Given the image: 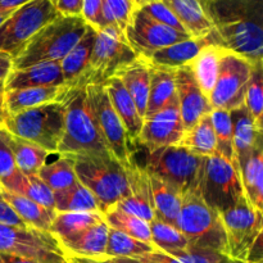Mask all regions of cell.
I'll return each instance as SVG.
<instances>
[{"instance_id": "cell-10", "label": "cell", "mask_w": 263, "mask_h": 263, "mask_svg": "<svg viewBox=\"0 0 263 263\" xmlns=\"http://www.w3.org/2000/svg\"><path fill=\"white\" fill-rule=\"evenodd\" d=\"M199 193L205 204L218 213L246 198L236 167L218 153L205 157Z\"/></svg>"}, {"instance_id": "cell-22", "label": "cell", "mask_w": 263, "mask_h": 263, "mask_svg": "<svg viewBox=\"0 0 263 263\" xmlns=\"http://www.w3.org/2000/svg\"><path fill=\"white\" fill-rule=\"evenodd\" d=\"M233 125V145L236 168L238 164L258 146L263 145V128L257 126L244 104L230 110ZM239 172V170H238Z\"/></svg>"}, {"instance_id": "cell-45", "label": "cell", "mask_w": 263, "mask_h": 263, "mask_svg": "<svg viewBox=\"0 0 263 263\" xmlns=\"http://www.w3.org/2000/svg\"><path fill=\"white\" fill-rule=\"evenodd\" d=\"M22 174L18 171L12 153L0 134V189L17 193Z\"/></svg>"}, {"instance_id": "cell-59", "label": "cell", "mask_w": 263, "mask_h": 263, "mask_svg": "<svg viewBox=\"0 0 263 263\" xmlns=\"http://www.w3.org/2000/svg\"><path fill=\"white\" fill-rule=\"evenodd\" d=\"M71 261H72V263H82L81 261H79L77 258H71Z\"/></svg>"}, {"instance_id": "cell-50", "label": "cell", "mask_w": 263, "mask_h": 263, "mask_svg": "<svg viewBox=\"0 0 263 263\" xmlns=\"http://www.w3.org/2000/svg\"><path fill=\"white\" fill-rule=\"evenodd\" d=\"M0 223L10 226H20V228H25V223L22 222L20 217L13 212L12 208L0 198Z\"/></svg>"}, {"instance_id": "cell-7", "label": "cell", "mask_w": 263, "mask_h": 263, "mask_svg": "<svg viewBox=\"0 0 263 263\" xmlns=\"http://www.w3.org/2000/svg\"><path fill=\"white\" fill-rule=\"evenodd\" d=\"M205 157L182 145H171L146 153L144 170L174 187L180 195L199 192Z\"/></svg>"}, {"instance_id": "cell-12", "label": "cell", "mask_w": 263, "mask_h": 263, "mask_svg": "<svg viewBox=\"0 0 263 263\" xmlns=\"http://www.w3.org/2000/svg\"><path fill=\"white\" fill-rule=\"evenodd\" d=\"M0 252L51 263H69L61 243L48 231L0 223Z\"/></svg>"}, {"instance_id": "cell-2", "label": "cell", "mask_w": 263, "mask_h": 263, "mask_svg": "<svg viewBox=\"0 0 263 263\" xmlns=\"http://www.w3.org/2000/svg\"><path fill=\"white\" fill-rule=\"evenodd\" d=\"M63 105L64 131L57 154L69 157H113L105 145L92 116L86 86L71 87L64 98Z\"/></svg>"}, {"instance_id": "cell-19", "label": "cell", "mask_w": 263, "mask_h": 263, "mask_svg": "<svg viewBox=\"0 0 263 263\" xmlns=\"http://www.w3.org/2000/svg\"><path fill=\"white\" fill-rule=\"evenodd\" d=\"M102 85L104 86L105 91L109 97L113 109L116 110L123 127H125L128 140L133 144V146L138 145L139 136H140L141 128H143L144 118L139 113L133 98L128 94L126 87L123 86L122 81L118 77H112V79L107 80Z\"/></svg>"}, {"instance_id": "cell-27", "label": "cell", "mask_w": 263, "mask_h": 263, "mask_svg": "<svg viewBox=\"0 0 263 263\" xmlns=\"http://www.w3.org/2000/svg\"><path fill=\"white\" fill-rule=\"evenodd\" d=\"M246 199L263 212V145L254 149L238 164Z\"/></svg>"}, {"instance_id": "cell-23", "label": "cell", "mask_w": 263, "mask_h": 263, "mask_svg": "<svg viewBox=\"0 0 263 263\" xmlns=\"http://www.w3.org/2000/svg\"><path fill=\"white\" fill-rule=\"evenodd\" d=\"M71 87L41 86L4 91L3 103L5 113H18L50 103L63 102Z\"/></svg>"}, {"instance_id": "cell-53", "label": "cell", "mask_w": 263, "mask_h": 263, "mask_svg": "<svg viewBox=\"0 0 263 263\" xmlns=\"http://www.w3.org/2000/svg\"><path fill=\"white\" fill-rule=\"evenodd\" d=\"M33 0H0V12H14Z\"/></svg>"}, {"instance_id": "cell-48", "label": "cell", "mask_w": 263, "mask_h": 263, "mask_svg": "<svg viewBox=\"0 0 263 263\" xmlns=\"http://www.w3.org/2000/svg\"><path fill=\"white\" fill-rule=\"evenodd\" d=\"M81 17L90 27L99 31L105 27L103 14V0H84Z\"/></svg>"}, {"instance_id": "cell-25", "label": "cell", "mask_w": 263, "mask_h": 263, "mask_svg": "<svg viewBox=\"0 0 263 263\" xmlns=\"http://www.w3.org/2000/svg\"><path fill=\"white\" fill-rule=\"evenodd\" d=\"M108 231H109V228L107 223H98L82 231L76 238L62 243L61 246L69 258L100 261L105 258Z\"/></svg>"}, {"instance_id": "cell-43", "label": "cell", "mask_w": 263, "mask_h": 263, "mask_svg": "<svg viewBox=\"0 0 263 263\" xmlns=\"http://www.w3.org/2000/svg\"><path fill=\"white\" fill-rule=\"evenodd\" d=\"M263 64L254 67L253 73L244 95V107L252 116L257 126L263 128Z\"/></svg>"}, {"instance_id": "cell-58", "label": "cell", "mask_w": 263, "mask_h": 263, "mask_svg": "<svg viewBox=\"0 0 263 263\" xmlns=\"http://www.w3.org/2000/svg\"><path fill=\"white\" fill-rule=\"evenodd\" d=\"M79 261H81L82 263H102L99 261H94V259H82V258H77Z\"/></svg>"}, {"instance_id": "cell-49", "label": "cell", "mask_w": 263, "mask_h": 263, "mask_svg": "<svg viewBox=\"0 0 263 263\" xmlns=\"http://www.w3.org/2000/svg\"><path fill=\"white\" fill-rule=\"evenodd\" d=\"M51 5L59 15L81 17L84 0H50Z\"/></svg>"}, {"instance_id": "cell-28", "label": "cell", "mask_w": 263, "mask_h": 263, "mask_svg": "<svg viewBox=\"0 0 263 263\" xmlns=\"http://www.w3.org/2000/svg\"><path fill=\"white\" fill-rule=\"evenodd\" d=\"M0 134L12 153L18 171L23 175H37L50 154L36 144L17 138L0 126Z\"/></svg>"}, {"instance_id": "cell-3", "label": "cell", "mask_w": 263, "mask_h": 263, "mask_svg": "<svg viewBox=\"0 0 263 263\" xmlns=\"http://www.w3.org/2000/svg\"><path fill=\"white\" fill-rule=\"evenodd\" d=\"M82 17L58 15L41 27L13 58V69H22L44 62H61L86 32Z\"/></svg>"}, {"instance_id": "cell-9", "label": "cell", "mask_w": 263, "mask_h": 263, "mask_svg": "<svg viewBox=\"0 0 263 263\" xmlns=\"http://www.w3.org/2000/svg\"><path fill=\"white\" fill-rule=\"evenodd\" d=\"M138 58L122 31L113 26L102 28L97 31L89 64L76 86L104 84Z\"/></svg>"}, {"instance_id": "cell-1", "label": "cell", "mask_w": 263, "mask_h": 263, "mask_svg": "<svg viewBox=\"0 0 263 263\" xmlns=\"http://www.w3.org/2000/svg\"><path fill=\"white\" fill-rule=\"evenodd\" d=\"M205 5L220 46L254 66L263 64L262 0H212Z\"/></svg>"}, {"instance_id": "cell-40", "label": "cell", "mask_w": 263, "mask_h": 263, "mask_svg": "<svg viewBox=\"0 0 263 263\" xmlns=\"http://www.w3.org/2000/svg\"><path fill=\"white\" fill-rule=\"evenodd\" d=\"M103 216H104V222L107 223L108 228L152 244L151 226H149V222L141 220L140 217L125 212L116 204L103 211Z\"/></svg>"}, {"instance_id": "cell-31", "label": "cell", "mask_w": 263, "mask_h": 263, "mask_svg": "<svg viewBox=\"0 0 263 263\" xmlns=\"http://www.w3.org/2000/svg\"><path fill=\"white\" fill-rule=\"evenodd\" d=\"M95 36H97V30L89 26L79 43L59 62L66 86L74 87L84 74L94 48Z\"/></svg>"}, {"instance_id": "cell-39", "label": "cell", "mask_w": 263, "mask_h": 263, "mask_svg": "<svg viewBox=\"0 0 263 263\" xmlns=\"http://www.w3.org/2000/svg\"><path fill=\"white\" fill-rule=\"evenodd\" d=\"M54 210L55 212H90L100 211V204L87 187L77 182L69 189L54 193Z\"/></svg>"}, {"instance_id": "cell-11", "label": "cell", "mask_w": 263, "mask_h": 263, "mask_svg": "<svg viewBox=\"0 0 263 263\" xmlns=\"http://www.w3.org/2000/svg\"><path fill=\"white\" fill-rule=\"evenodd\" d=\"M58 15L50 0H33L14 10L0 25V53L13 59L41 27Z\"/></svg>"}, {"instance_id": "cell-57", "label": "cell", "mask_w": 263, "mask_h": 263, "mask_svg": "<svg viewBox=\"0 0 263 263\" xmlns=\"http://www.w3.org/2000/svg\"><path fill=\"white\" fill-rule=\"evenodd\" d=\"M13 12H0V25H2L3 22H4L5 20H7L8 17H9L10 14H12Z\"/></svg>"}, {"instance_id": "cell-24", "label": "cell", "mask_w": 263, "mask_h": 263, "mask_svg": "<svg viewBox=\"0 0 263 263\" xmlns=\"http://www.w3.org/2000/svg\"><path fill=\"white\" fill-rule=\"evenodd\" d=\"M174 12L192 37H203L213 31L204 0H162Z\"/></svg>"}, {"instance_id": "cell-36", "label": "cell", "mask_w": 263, "mask_h": 263, "mask_svg": "<svg viewBox=\"0 0 263 263\" xmlns=\"http://www.w3.org/2000/svg\"><path fill=\"white\" fill-rule=\"evenodd\" d=\"M177 145H182L192 153L200 157H211L217 153L216 135L213 130L211 113L200 118L193 127L185 130Z\"/></svg>"}, {"instance_id": "cell-33", "label": "cell", "mask_w": 263, "mask_h": 263, "mask_svg": "<svg viewBox=\"0 0 263 263\" xmlns=\"http://www.w3.org/2000/svg\"><path fill=\"white\" fill-rule=\"evenodd\" d=\"M148 176L151 182L154 218L168 225L176 226L177 216L181 208V195L158 177L149 174Z\"/></svg>"}, {"instance_id": "cell-16", "label": "cell", "mask_w": 263, "mask_h": 263, "mask_svg": "<svg viewBox=\"0 0 263 263\" xmlns=\"http://www.w3.org/2000/svg\"><path fill=\"white\" fill-rule=\"evenodd\" d=\"M185 133L177 99L163 109L144 118L138 145L152 153L166 146L177 145Z\"/></svg>"}, {"instance_id": "cell-13", "label": "cell", "mask_w": 263, "mask_h": 263, "mask_svg": "<svg viewBox=\"0 0 263 263\" xmlns=\"http://www.w3.org/2000/svg\"><path fill=\"white\" fill-rule=\"evenodd\" d=\"M87 99L91 107L98 128L110 154L122 164L127 166L134 159V146L128 140L120 117L110 104L109 97L103 85H87Z\"/></svg>"}, {"instance_id": "cell-46", "label": "cell", "mask_w": 263, "mask_h": 263, "mask_svg": "<svg viewBox=\"0 0 263 263\" xmlns=\"http://www.w3.org/2000/svg\"><path fill=\"white\" fill-rule=\"evenodd\" d=\"M135 10L133 0H103L105 27L113 26L125 32L131 14Z\"/></svg>"}, {"instance_id": "cell-14", "label": "cell", "mask_w": 263, "mask_h": 263, "mask_svg": "<svg viewBox=\"0 0 263 263\" xmlns=\"http://www.w3.org/2000/svg\"><path fill=\"white\" fill-rule=\"evenodd\" d=\"M254 67L256 66L244 57L228 49L223 50L218 66L217 80L210 97L213 109L231 110L243 104Z\"/></svg>"}, {"instance_id": "cell-60", "label": "cell", "mask_w": 263, "mask_h": 263, "mask_svg": "<svg viewBox=\"0 0 263 263\" xmlns=\"http://www.w3.org/2000/svg\"><path fill=\"white\" fill-rule=\"evenodd\" d=\"M204 2H212V0H204Z\"/></svg>"}, {"instance_id": "cell-4", "label": "cell", "mask_w": 263, "mask_h": 263, "mask_svg": "<svg viewBox=\"0 0 263 263\" xmlns=\"http://www.w3.org/2000/svg\"><path fill=\"white\" fill-rule=\"evenodd\" d=\"M2 127L17 138L36 144L49 154H57L64 131L63 102L5 113Z\"/></svg>"}, {"instance_id": "cell-52", "label": "cell", "mask_w": 263, "mask_h": 263, "mask_svg": "<svg viewBox=\"0 0 263 263\" xmlns=\"http://www.w3.org/2000/svg\"><path fill=\"white\" fill-rule=\"evenodd\" d=\"M0 263H51V262H43V261H39V259L27 258V257L17 256V254L2 253V252H0ZM69 263H72V261Z\"/></svg>"}, {"instance_id": "cell-55", "label": "cell", "mask_w": 263, "mask_h": 263, "mask_svg": "<svg viewBox=\"0 0 263 263\" xmlns=\"http://www.w3.org/2000/svg\"><path fill=\"white\" fill-rule=\"evenodd\" d=\"M3 97H4V90H0V126H2L3 121H4V116H5L4 103H3Z\"/></svg>"}, {"instance_id": "cell-37", "label": "cell", "mask_w": 263, "mask_h": 263, "mask_svg": "<svg viewBox=\"0 0 263 263\" xmlns=\"http://www.w3.org/2000/svg\"><path fill=\"white\" fill-rule=\"evenodd\" d=\"M37 176L53 193L63 192L79 182L74 172L73 158L69 156H59L54 162L45 163L37 172Z\"/></svg>"}, {"instance_id": "cell-29", "label": "cell", "mask_w": 263, "mask_h": 263, "mask_svg": "<svg viewBox=\"0 0 263 263\" xmlns=\"http://www.w3.org/2000/svg\"><path fill=\"white\" fill-rule=\"evenodd\" d=\"M149 71L151 64L146 59L139 57L135 62L128 64L127 67L117 73L118 79L122 81L123 86L133 98L136 108L141 117H145L146 105H148L149 86H151V79H149Z\"/></svg>"}, {"instance_id": "cell-42", "label": "cell", "mask_w": 263, "mask_h": 263, "mask_svg": "<svg viewBox=\"0 0 263 263\" xmlns=\"http://www.w3.org/2000/svg\"><path fill=\"white\" fill-rule=\"evenodd\" d=\"M211 121H212L213 130H215L217 153L236 167L235 156H234L233 125H231L230 110L213 109L211 112Z\"/></svg>"}, {"instance_id": "cell-35", "label": "cell", "mask_w": 263, "mask_h": 263, "mask_svg": "<svg viewBox=\"0 0 263 263\" xmlns=\"http://www.w3.org/2000/svg\"><path fill=\"white\" fill-rule=\"evenodd\" d=\"M223 256L212 251L205 249L190 248L185 253L179 256L163 253L161 251H154L143 256L133 257V258H112L100 259L102 263H218Z\"/></svg>"}, {"instance_id": "cell-38", "label": "cell", "mask_w": 263, "mask_h": 263, "mask_svg": "<svg viewBox=\"0 0 263 263\" xmlns=\"http://www.w3.org/2000/svg\"><path fill=\"white\" fill-rule=\"evenodd\" d=\"M151 226L152 244L158 251L171 256H179L192 248L186 236L176 228L159 220H152Z\"/></svg>"}, {"instance_id": "cell-41", "label": "cell", "mask_w": 263, "mask_h": 263, "mask_svg": "<svg viewBox=\"0 0 263 263\" xmlns=\"http://www.w3.org/2000/svg\"><path fill=\"white\" fill-rule=\"evenodd\" d=\"M154 251H158V249L153 244L141 241L127 234L109 228L104 259L133 258V257L143 256Z\"/></svg>"}, {"instance_id": "cell-34", "label": "cell", "mask_w": 263, "mask_h": 263, "mask_svg": "<svg viewBox=\"0 0 263 263\" xmlns=\"http://www.w3.org/2000/svg\"><path fill=\"white\" fill-rule=\"evenodd\" d=\"M223 50H225V48L217 45V44L207 45L187 64L192 68L195 81L208 99H210L211 92L216 85L218 66H220V59Z\"/></svg>"}, {"instance_id": "cell-44", "label": "cell", "mask_w": 263, "mask_h": 263, "mask_svg": "<svg viewBox=\"0 0 263 263\" xmlns=\"http://www.w3.org/2000/svg\"><path fill=\"white\" fill-rule=\"evenodd\" d=\"M15 194L25 195L28 199L46 208L54 210V193L37 175H23Z\"/></svg>"}, {"instance_id": "cell-5", "label": "cell", "mask_w": 263, "mask_h": 263, "mask_svg": "<svg viewBox=\"0 0 263 263\" xmlns=\"http://www.w3.org/2000/svg\"><path fill=\"white\" fill-rule=\"evenodd\" d=\"M220 215L226 234L225 257L243 262H263V212L243 198Z\"/></svg>"}, {"instance_id": "cell-54", "label": "cell", "mask_w": 263, "mask_h": 263, "mask_svg": "<svg viewBox=\"0 0 263 263\" xmlns=\"http://www.w3.org/2000/svg\"><path fill=\"white\" fill-rule=\"evenodd\" d=\"M159 2V0H133V4L135 9H140V8L145 7V5L151 4V3Z\"/></svg>"}, {"instance_id": "cell-56", "label": "cell", "mask_w": 263, "mask_h": 263, "mask_svg": "<svg viewBox=\"0 0 263 263\" xmlns=\"http://www.w3.org/2000/svg\"><path fill=\"white\" fill-rule=\"evenodd\" d=\"M218 263H251V262H243V261H238V259H231V258H228V257L223 256L222 258H221V261ZM258 263H263V262H258Z\"/></svg>"}, {"instance_id": "cell-32", "label": "cell", "mask_w": 263, "mask_h": 263, "mask_svg": "<svg viewBox=\"0 0 263 263\" xmlns=\"http://www.w3.org/2000/svg\"><path fill=\"white\" fill-rule=\"evenodd\" d=\"M104 222V216L100 211L90 212H57L49 233L55 236L59 243H66L76 238L82 231L91 226Z\"/></svg>"}, {"instance_id": "cell-8", "label": "cell", "mask_w": 263, "mask_h": 263, "mask_svg": "<svg viewBox=\"0 0 263 263\" xmlns=\"http://www.w3.org/2000/svg\"><path fill=\"white\" fill-rule=\"evenodd\" d=\"M72 158L79 182L94 194L102 212L127 195L125 167L117 159L98 156H74Z\"/></svg>"}, {"instance_id": "cell-15", "label": "cell", "mask_w": 263, "mask_h": 263, "mask_svg": "<svg viewBox=\"0 0 263 263\" xmlns=\"http://www.w3.org/2000/svg\"><path fill=\"white\" fill-rule=\"evenodd\" d=\"M123 33L136 55L144 59L167 46L192 37L187 33L162 25L141 9L134 10Z\"/></svg>"}, {"instance_id": "cell-30", "label": "cell", "mask_w": 263, "mask_h": 263, "mask_svg": "<svg viewBox=\"0 0 263 263\" xmlns=\"http://www.w3.org/2000/svg\"><path fill=\"white\" fill-rule=\"evenodd\" d=\"M175 71L176 69L152 66L151 64V71H149L151 86H149V97L145 117L163 109V108H166L167 105H170L172 102L176 100Z\"/></svg>"}, {"instance_id": "cell-18", "label": "cell", "mask_w": 263, "mask_h": 263, "mask_svg": "<svg viewBox=\"0 0 263 263\" xmlns=\"http://www.w3.org/2000/svg\"><path fill=\"white\" fill-rule=\"evenodd\" d=\"M125 172L127 179V195L116 205L125 212L151 222L154 220V213L148 172L143 166H139L135 159L125 167Z\"/></svg>"}, {"instance_id": "cell-26", "label": "cell", "mask_w": 263, "mask_h": 263, "mask_svg": "<svg viewBox=\"0 0 263 263\" xmlns=\"http://www.w3.org/2000/svg\"><path fill=\"white\" fill-rule=\"evenodd\" d=\"M0 198L12 208L13 212L22 220L27 228L49 233L51 222L57 215L55 210L46 208L28 199L25 195L15 194L4 189H0Z\"/></svg>"}, {"instance_id": "cell-21", "label": "cell", "mask_w": 263, "mask_h": 263, "mask_svg": "<svg viewBox=\"0 0 263 263\" xmlns=\"http://www.w3.org/2000/svg\"><path fill=\"white\" fill-rule=\"evenodd\" d=\"M212 44L220 45L218 36L215 32V30L208 33L207 36H203V37H190L187 40L167 46V48L152 54L146 61L152 66L176 69L179 67L187 66L204 46L212 45Z\"/></svg>"}, {"instance_id": "cell-6", "label": "cell", "mask_w": 263, "mask_h": 263, "mask_svg": "<svg viewBox=\"0 0 263 263\" xmlns=\"http://www.w3.org/2000/svg\"><path fill=\"white\" fill-rule=\"evenodd\" d=\"M176 228L186 236L193 248L212 251L221 256L226 254L222 218L220 213L205 204L199 192H190L181 197Z\"/></svg>"}, {"instance_id": "cell-20", "label": "cell", "mask_w": 263, "mask_h": 263, "mask_svg": "<svg viewBox=\"0 0 263 263\" xmlns=\"http://www.w3.org/2000/svg\"><path fill=\"white\" fill-rule=\"evenodd\" d=\"M63 85L64 80L59 62H44L22 69H12L5 80L4 91Z\"/></svg>"}, {"instance_id": "cell-47", "label": "cell", "mask_w": 263, "mask_h": 263, "mask_svg": "<svg viewBox=\"0 0 263 263\" xmlns=\"http://www.w3.org/2000/svg\"><path fill=\"white\" fill-rule=\"evenodd\" d=\"M140 9L143 10L144 13H146L149 17H152L153 20L158 21V22L162 23V25L168 26V27L180 31V32L187 33L186 30L184 28V26L180 23V21L177 20L176 15L174 14V12H172V10L170 9V8L167 7V5L164 4L162 0H159V2L151 3V4L140 8ZM187 35H189V33H187Z\"/></svg>"}, {"instance_id": "cell-17", "label": "cell", "mask_w": 263, "mask_h": 263, "mask_svg": "<svg viewBox=\"0 0 263 263\" xmlns=\"http://www.w3.org/2000/svg\"><path fill=\"white\" fill-rule=\"evenodd\" d=\"M175 82H176L177 105H179L182 125L185 130H189L200 118L212 112V104L202 92L189 66L176 68Z\"/></svg>"}, {"instance_id": "cell-51", "label": "cell", "mask_w": 263, "mask_h": 263, "mask_svg": "<svg viewBox=\"0 0 263 263\" xmlns=\"http://www.w3.org/2000/svg\"><path fill=\"white\" fill-rule=\"evenodd\" d=\"M13 69L12 57L5 53H0V90H4L5 80Z\"/></svg>"}]
</instances>
